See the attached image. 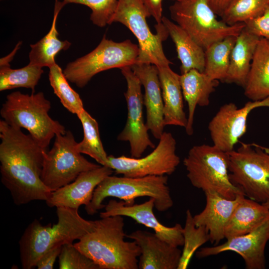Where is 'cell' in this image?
Instances as JSON below:
<instances>
[{
  "label": "cell",
  "instance_id": "6da1fadb",
  "mask_svg": "<svg viewBox=\"0 0 269 269\" xmlns=\"http://www.w3.org/2000/svg\"><path fill=\"white\" fill-rule=\"evenodd\" d=\"M1 181L18 206L35 200L47 201L52 192L44 184L41 174L47 151L21 129L0 121Z\"/></svg>",
  "mask_w": 269,
  "mask_h": 269
},
{
  "label": "cell",
  "instance_id": "7a4b0ae2",
  "mask_svg": "<svg viewBox=\"0 0 269 269\" xmlns=\"http://www.w3.org/2000/svg\"><path fill=\"white\" fill-rule=\"evenodd\" d=\"M91 232L81 238L75 246L91 259L100 269H138L141 254L135 241L124 240V220L122 216L95 220Z\"/></svg>",
  "mask_w": 269,
  "mask_h": 269
},
{
  "label": "cell",
  "instance_id": "3957f363",
  "mask_svg": "<svg viewBox=\"0 0 269 269\" xmlns=\"http://www.w3.org/2000/svg\"><path fill=\"white\" fill-rule=\"evenodd\" d=\"M58 221L51 226L42 225L37 219L26 228L19 241L21 267H36L39 259L48 251L57 246L73 243L93 230L95 221L82 217L78 209L56 208Z\"/></svg>",
  "mask_w": 269,
  "mask_h": 269
},
{
  "label": "cell",
  "instance_id": "277c9868",
  "mask_svg": "<svg viewBox=\"0 0 269 269\" xmlns=\"http://www.w3.org/2000/svg\"><path fill=\"white\" fill-rule=\"evenodd\" d=\"M50 102L41 92L29 95L15 91L7 95L0 114L8 125L26 129L41 147L47 150L56 134L67 131L50 117Z\"/></svg>",
  "mask_w": 269,
  "mask_h": 269
},
{
  "label": "cell",
  "instance_id": "5b68a950",
  "mask_svg": "<svg viewBox=\"0 0 269 269\" xmlns=\"http://www.w3.org/2000/svg\"><path fill=\"white\" fill-rule=\"evenodd\" d=\"M167 181L166 175L141 177L109 175L95 188L92 199L85 209L88 215H93L104 208L103 201L107 197H115L131 205L136 198L145 196L154 199V207L158 211H166L173 205Z\"/></svg>",
  "mask_w": 269,
  "mask_h": 269
},
{
  "label": "cell",
  "instance_id": "8992f818",
  "mask_svg": "<svg viewBox=\"0 0 269 269\" xmlns=\"http://www.w3.org/2000/svg\"><path fill=\"white\" fill-rule=\"evenodd\" d=\"M231 181L248 198L269 201V148L255 143H241L227 152Z\"/></svg>",
  "mask_w": 269,
  "mask_h": 269
},
{
  "label": "cell",
  "instance_id": "52a82bcc",
  "mask_svg": "<svg viewBox=\"0 0 269 269\" xmlns=\"http://www.w3.org/2000/svg\"><path fill=\"white\" fill-rule=\"evenodd\" d=\"M183 164L191 184L204 192L213 190L229 199L244 194L230 180L227 152L213 145L193 146L184 158Z\"/></svg>",
  "mask_w": 269,
  "mask_h": 269
},
{
  "label": "cell",
  "instance_id": "ba28073f",
  "mask_svg": "<svg viewBox=\"0 0 269 269\" xmlns=\"http://www.w3.org/2000/svg\"><path fill=\"white\" fill-rule=\"evenodd\" d=\"M169 11L171 19L204 50L227 37L238 36L245 27L244 23L229 25L218 20L208 0L175 1Z\"/></svg>",
  "mask_w": 269,
  "mask_h": 269
},
{
  "label": "cell",
  "instance_id": "9c48e42d",
  "mask_svg": "<svg viewBox=\"0 0 269 269\" xmlns=\"http://www.w3.org/2000/svg\"><path fill=\"white\" fill-rule=\"evenodd\" d=\"M139 54L138 45L130 40L116 42L108 39L104 35L96 48L69 63L63 73L69 81L83 88L101 72L136 63Z\"/></svg>",
  "mask_w": 269,
  "mask_h": 269
},
{
  "label": "cell",
  "instance_id": "30bf717a",
  "mask_svg": "<svg viewBox=\"0 0 269 269\" xmlns=\"http://www.w3.org/2000/svg\"><path fill=\"white\" fill-rule=\"evenodd\" d=\"M150 15L141 0H119L110 24L120 22L128 27L136 38L139 54L136 63H150L156 66L172 63L164 54L162 42L169 35L161 23L155 25L156 33L151 32L146 21Z\"/></svg>",
  "mask_w": 269,
  "mask_h": 269
},
{
  "label": "cell",
  "instance_id": "8fae6325",
  "mask_svg": "<svg viewBox=\"0 0 269 269\" xmlns=\"http://www.w3.org/2000/svg\"><path fill=\"white\" fill-rule=\"evenodd\" d=\"M55 137L52 148L45 152L41 174L43 183L51 192L73 182L81 173L101 165L88 161L78 151L71 131Z\"/></svg>",
  "mask_w": 269,
  "mask_h": 269
},
{
  "label": "cell",
  "instance_id": "7c38bea8",
  "mask_svg": "<svg viewBox=\"0 0 269 269\" xmlns=\"http://www.w3.org/2000/svg\"><path fill=\"white\" fill-rule=\"evenodd\" d=\"M154 150L143 157L108 156L107 166L117 174L130 177L171 175L180 162L176 141L170 133L164 132Z\"/></svg>",
  "mask_w": 269,
  "mask_h": 269
},
{
  "label": "cell",
  "instance_id": "4fadbf2b",
  "mask_svg": "<svg viewBox=\"0 0 269 269\" xmlns=\"http://www.w3.org/2000/svg\"><path fill=\"white\" fill-rule=\"evenodd\" d=\"M120 69L127 83L125 96L127 104L128 116L125 127L118 135L117 139L128 141L131 157L139 158L147 147L154 148L155 145L149 137L148 130L144 122L143 96L141 93V82L130 66Z\"/></svg>",
  "mask_w": 269,
  "mask_h": 269
},
{
  "label": "cell",
  "instance_id": "5bb4252c",
  "mask_svg": "<svg viewBox=\"0 0 269 269\" xmlns=\"http://www.w3.org/2000/svg\"><path fill=\"white\" fill-rule=\"evenodd\" d=\"M262 107H269V97L261 101H249L240 108L233 103L222 106L208 125L213 145L225 152L234 149V146L246 132L249 114Z\"/></svg>",
  "mask_w": 269,
  "mask_h": 269
},
{
  "label": "cell",
  "instance_id": "9a60e30c",
  "mask_svg": "<svg viewBox=\"0 0 269 269\" xmlns=\"http://www.w3.org/2000/svg\"><path fill=\"white\" fill-rule=\"evenodd\" d=\"M227 240L222 244L201 248L197 257L203 258L232 251L243 258L247 269L266 268L265 250L269 240V217L252 232Z\"/></svg>",
  "mask_w": 269,
  "mask_h": 269
},
{
  "label": "cell",
  "instance_id": "2e32d148",
  "mask_svg": "<svg viewBox=\"0 0 269 269\" xmlns=\"http://www.w3.org/2000/svg\"><path fill=\"white\" fill-rule=\"evenodd\" d=\"M154 207V200L151 198L142 203L131 205L123 200L117 201L112 199L105 205V211L100 213V217L122 216L131 218L138 223L153 230L158 237L168 243L176 247L183 246V227L178 223L171 227L162 224L153 213Z\"/></svg>",
  "mask_w": 269,
  "mask_h": 269
},
{
  "label": "cell",
  "instance_id": "e0dca14e",
  "mask_svg": "<svg viewBox=\"0 0 269 269\" xmlns=\"http://www.w3.org/2000/svg\"><path fill=\"white\" fill-rule=\"evenodd\" d=\"M114 170L110 167L100 165L98 167L81 173L73 182L52 192L46 203L49 207H64L79 209L91 202L97 186Z\"/></svg>",
  "mask_w": 269,
  "mask_h": 269
},
{
  "label": "cell",
  "instance_id": "ac0fdd59",
  "mask_svg": "<svg viewBox=\"0 0 269 269\" xmlns=\"http://www.w3.org/2000/svg\"><path fill=\"white\" fill-rule=\"evenodd\" d=\"M131 67L144 89L143 105L146 112V125L153 136L159 139L164 132V104L156 65L135 63Z\"/></svg>",
  "mask_w": 269,
  "mask_h": 269
},
{
  "label": "cell",
  "instance_id": "d6986e66",
  "mask_svg": "<svg viewBox=\"0 0 269 269\" xmlns=\"http://www.w3.org/2000/svg\"><path fill=\"white\" fill-rule=\"evenodd\" d=\"M126 237L140 247L139 269H178L182 251L158 237L155 233L138 230Z\"/></svg>",
  "mask_w": 269,
  "mask_h": 269
},
{
  "label": "cell",
  "instance_id": "ffe728a7",
  "mask_svg": "<svg viewBox=\"0 0 269 269\" xmlns=\"http://www.w3.org/2000/svg\"><path fill=\"white\" fill-rule=\"evenodd\" d=\"M204 193L205 208L193 216V220L196 227L203 226L206 228L210 241L217 245L225 238L226 227L236 206L245 196L240 194L235 199H229L213 190H207Z\"/></svg>",
  "mask_w": 269,
  "mask_h": 269
},
{
  "label": "cell",
  "instance_id": "44dd1931",
  "mask_svg": "<svg viewBox=\"0 0 269 269\" xmlns=\"http://www.w3.org/2000/svg\"><path fill=\"white\" fill-rule=\"evenodd\" d=\"M180 81L185 100L188 107L187 125L185 130L188 135L193 133V125L197 106L206 107L210 103L209 98L218 81L213 80L204 72L192 69L180 75Z\"/></svg>",
  "mask_w": 269,
  "mask_h": 269
},
{
  "label": "cell",
  "instance_id": "7402d4cb",
  "mask_svg": "<svg viewBox=\"0 0 269 269\" xmlns=\"http://www.w3.org/2000/svg\"><path fill=\"white\" fill-rule=\"evenodd\" d=\"M164 104V124L185 128L187 117L184 111L180 75L169 65L157 66Z\"/></svg>",
  "mask_w": 269,
  "mask_h": 269
},
{
  "label": "cell",
  "instance_id": "603a6c76",
  "mask_svg": "<svg viewBox=\"0 0 269 269\" xmlns=\"http://www.w3.org/2000/svg\"><path fill=\"white\" fill-rule=\"evenodd\" d=\"M244 88L245 96L251 101L269 97V40L260 38Z\"/></svg>",
  "mask_w": 269,
  "mask_h": 269
},
{
  "label": "cell",
  "instance_id": "cb8c5ba5",
  "mask_svg": "<svg viewBox=\"0 0 269 269\" xmlns=\"http://www.w3.org/2000/svg\"><path fill=\"white\" fill-rule=\"evenodd\" d=\"M244 196L235 209L226 227L228 239L252 232L269 217V209L262 203Z\"/></svg>",
  "mask_w": 269,
  "mask_h": 269
},
{
  "label": "cell",
  "instance_id": "d4e9b609",
  "mask_svg": "<svg viewBox=\"0 0 269 269\" xmlns=\"http://www.w3.org/2000/svg\"><path fill=\"white\" fill-rule=\"evenodd\" d=\"M161 21L175 44L181 64V74L192 69L204 72L205 50L178 24L163 16Z\"/></svg>",
  "mask_w": 269,
  "mask_h": 269
},
{
  "label": "cell",
  "instance_id": "484cf974",
  "mask_svg": "<svg viewBox=\"0 0 269 269\" xmlns=\"http://www.w3.org/2000/svg\"><path fill=\"white\" fill-rule=\"evenodd\" d=\"M260 38L245 28L237 36L232 49L225 82L244 87L251 64Z\"/></svg>",
  "mask_w": 269,
  "mask_h": 269
},
{
  "label": "cell",
  "instance_id": "4316f807",
  "mask_svg": "<svg viewBox=\"0 0 269 269\" xmlns=\"http://www.w3.org/2000/svg\"><path fill=\"white\" fill-rule=\"evenodd\" d=\"M67 3L59 0H55L53 20L49 32L40 40L30 45L29 54V63L31 65L48 68L56 63V55L61 50H66L71 43L67 40H61L56 28L58 15L63 7Z\"/></svg>",
  "mask_w": 269,
  "mask_h": 269
},
{
  "label": "cell",
  "instance_id": "83f0119b",
  "mask_svg": "<svg viewBox=\"0 0 269 269\" xmlns=\"http://www.w3.org/2000/svg\"><path fill=\"white\" fill-rule=\"evenodd\" d=\"M17 49L15 47L10 54L0 59V91L23 87L30 89L34 93L43 70L41 67L30 64L19 69L11 68L9 62Z\"/></svg>",
  "mask_w": 269,
  "mask_h": 269
},
{
  "label": "cell",
  "instance_id": "f1b7e54d",
  "mask_svg": "<svg viewBox=\"0 0 269 269\" xmlns=\"http://www.w3.org/2000/svg\"><path fill=\"white\" fill-rule=\"evenodd\" d=\"M236 38L234 36L227 37L213 43L205 50L204 72L211 79L225 81Z\"/></svg>",
  "mask_w": 269,
  "mask_h": 269
},
{
  "label": "cell",
  "instance_id": "f546056e",
  "mask_svg": "<svg viewBox=\"0 0 269 269\" xmlns=\"http://www.w3.org/2000/svg\"><path fill=\"white\" fill-rule=\"evenodd\" d=\"M82 125L84 136L76 148L82 154L94 158L101 165H108V156L101 140L97 121L85 109L77 116Z\"/></svg>",
  "mask_w": 269,
  "mask_h": 269
},
{
  "label": "cell",
  "instance_id": "4dcf8cb0",
  "mask_svg": "<svg viewBox=\"0 0 269 269\" xmlns=\"http://www.w3.org/2000/svg\"><path fill=\"white\" fill-rule=\"evenodd\" d=\"M49 69V80L54 94L68 111L77 116L85 109L79 95L71 87L63 71L57 64Z\"/></svg>",
  "mask_w": 269,
  "mask_h": 269
},
{
  "label": "cell",
  "instance_id": "1f68e13d",
  "mask_svg": "<svg viewBox=\"0 0 269 269\" xmlns=\"http://www.w3.org/2000/svg\"><path fill=\"white\" fill-rule=\"evenodd\" d=\"M269 5V0H232L220 16L229 25L245 23L261 15Z\"/></svg>",
  "mask_w": 269,
  "mask_h": 269
},
{
  "label": "cell",
  "instance_id": "d6a6232c",
  "mask_svg": "<svg viewBox=\"0 0 269 269\" xmlns=\"http://www.w3.org/2000/svg\"><path fill=\"white\" fill-rule=\"evenodd\" d=\"M184 237L183 249L182 251L178 269L187 268L195 251L206 242L210 241L209 235L203 226L196 227L191 211L186 212V221L183 228Z\"/></svg>",
  "mask_w": 269,
  "mask_h": 269
},
{
  "label": "cell",
  "instance_id": "836d02e7",
  "mask_svg": "<svg viewBox=\"0 0 269 269\" xmlns=\"http://www.w3.org/2000/svg\"><path fill=\"white\" fill-rule=\"evenodd\" d=\"M67 4L74 3L85 5L92 10L90 19L98 26L110 24L119 0H62Z\"/></svg>",
  "mask_w": 269,
  "mask_h": 269
},
{
  "label": "cell",
  "instance_id": "e575fe53",
  "mask_svg": "<svg viewBox=\"0 0 269 269\" xmlns=\"http://www.w3.org/2000/svg\"><path fill=\"white\" fill-rule=\"evenodd\" d=\"M58 258L60 269H100L73 243L63 245Z\"/></svg>",
  "mask_w": 269,
  "mask_h": 269
},
{
  "label": "cell",
  "instance_id": "d590c367",
  "mask_svg": "<svg viewBox=\"0 0 269 269\" xmlns=\"http://www.w3.org/2000/svg\"><path fill=\"white\" fill-rule=\"evenodd\" d=\"M244 23L249 32L269 40V5L261 15Z\"/></svg>",
  "mask_w": 269,
  "mask_h": 269
},
{
  "label": "cell",
  "instance_id": "8d00e7d4",
  "mask_svg": "<svg viewBox=\"0 0 269 269\" xmlns=\"http://www.w3.org/2000/svg\"><path fill=\"white\" fill-rule=\"evenodd\" d=\"M62 246H57L46 252L37 262L38 269H52L56 259L59 257Z\"/></svg>",
  "mask_w": 269,
  "mask_h": 269
},
{
  "label": "cell",
  "instance_id": "74e56055",
  "mask_svg": "<svg viewBox=\"0 0 269 269\" xmlns=\"http://www.w3.org/2000/svg\"><path fill=\"white\" fill-rule=\"evenodd\" d=\"M148 11L150 16H152L157 24L162 23V1L163 0H141Z\"/></svg>",
  "mask_w": 269,
  "mask_h": 269
},
{
  "label": "cell",
  "instance_id": "f35d334b",
  "mask_svg": "<svg viewBox=\"0 0 269 269\" xmlns=\"http://www.w3.org/2000/svg\"><path fill=\"white\" fill-rule=\"evenodd\" d=\"M209 4L216 14L220 16L232 0H208Z\"/></svg>",
  "mask_w": 269,
  "mask_h": 269
},
{
  "label": "cell",
  "instance_id": "ab89813d",
  "mask_svg": "<svg viewBox=\"0 0 269 269\" xmlns=\"http://www.w3.org/2000/svg\"><path fill=\"white\" fill-rule=\"evenodd\" d=\"M262 204L269 209V201H268Z\"/></svg>",
  "mask_w": 269,
  "mask_h": 269
},
{
  "label": "cell",
  "instance_id": "60d3db41",
  "mask_svg": "<svg viewBox=\"0 0 269 269\" xmlns=\"http://www.w3.org/2000/svg\"><path fill=\"white\" fill-rule=\"evenodd\" d=\"M174 0L177 2H181V1H184L188 0Z\"/></svg>",
  "mask_w": 269,
  "mask_h": 269
},
{
  "label": "cell",
  "instance_id": "b9f144b4",
  "mask_svg": "<svg viewBox=\"0 0 269 269\" xmlns=\"http://www.w3.org/2000/svg\"></svg>",
  "mask_w": 269,
  "mask_h": 269
}]
</instances>
